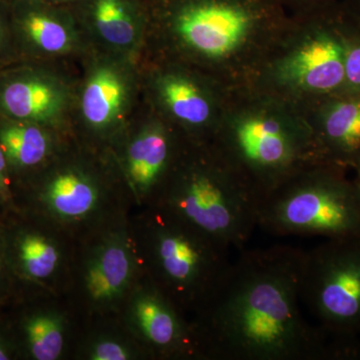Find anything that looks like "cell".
<instances>
[{"label": "cell", "instance_id": "5bb4252c", "mask_svg": "<svg viewBox=\"0 0 360 360\" xmlns=\"http://www.w3.org/2000/svg\"><path fill=\"white\" fill-rule=\"evenodd\" d=\"M130 276V260L120 246H110L99 255L87 274V290L96 300L115 297Z\"/></svg>", "mask_w": 360, "mask_h": 360}, {"label": "cell", "instance_id": "3957f363", "mask_svg": "<svg viewBox=\"0 0 360 360\" xmlns=\"http://www.w3.org/2000/svg\"><path fill=\"white\" fill-rule=\"evenodd\" d=\"M259 198L221 151L175 188L172 212L231 251L245 250L258 227Z\"/></svg>", "mask_w": 360, "mask_h": 360}, {"label": "cell", "instance_id": "6da1fadb", "mask_svg": "<svg viewBox=\"0 0 360 360\" xmlns=\"http://www.w3.org/2000/svg\"><path fill=\"white\" fill-rule=\"evenodd\" d=\"M206 303L205 345L222 360H321L340 347L310 323L302 307L303 250H245Z\"/></svg>", "mask_w": 360, "mask_h": 360}, {"label": "cell", "instance_id": "9a60e30c", "mask_svg": "<svg viewBox=\"0 0 360 360\" xmlns=\"http://www.w3.org/2000/svg\"><path fill=\"white\" fill-rule=\"evenodd\" d=\"M18 22L34 46L47 53H60L70 49L72 35L60 20L39 7L27 6L20 11Z\"/></svg>", "mask_w": 360, "mask_h": 360}, {"label": "cell", "instance_id": "d4e9b609", "mask_svg": "<svg viewBox=\"0 0 360 360\" xmlns=\"http://www.w3.org/2000/svg\"><path fill=\"white\" fill-rule=\"evenodd\" d=\"M298 1L307 2L309 4H316L321 6H335L340 4V0H298Z\"/></svg>", "mask_w": 360, "mask_h": 360}, {"label": "cell", "instance_id": "4fadbf2b", "mask_svg": "<svg viewBox=\"0 0 360 360\" xmlns=\"http://www.w3.org/2000/svg\"><path fill=\"white\" fill-rule=\"evenodd\" d=\"M160 94L168 110L180 122L201 127L210 120V101L191 80L168 75L161 82Z\"/></svg>", "mask_w": 360, "mask_h": 360}, {"label": "cell", "instance_id": "2e32d148", "mask_svg": "<svg viewBox=\"0 0 360 360\" xmlns=\"http://www.w3.org/2000/svg\"><path fill=\"white\" fill-rule=\"evenodd\" d=\"M52 210L65 217H78L89 213L96 205V189L82 175L68 172L58 175L47 191Z\"/></svg>", "mask_w": 360, "mask_h": 360}, {"label": "cell", "instance_id": "4316f807", "mask_svg": "<svg viewBox=\"0 0 360 360\" xmlns=\"http://www.w3.org/2000/svg\"><path fill=\"white\" fill-rule=\"evenodd\" d=\"M6 359H8V357H7V354H6V352H4V348L0 347V360Z\"/></svg>", "mask_w": 360, "mask_h": 360}, {"label": "cell", "instance_id": "7402d4cb", "mask_svg": "<svg viewBox=\"0 0 360 360\" xmlns=\"http://www.w3.org/2000/svg\"><path fill=\"white\" fill-rule=\"evenodd\" d=\"M129 354L122 345L115 342H103L97 345L92 354L94 360H125Z\"/></svg>", "mask_w": 360, "mask_h": 360}, {"label": "cell", "instance_id": "603a6c76", "mask_svg": "<svg viewBox=\"0 0 360 360\" xmlns=\"http://www.w3.org/2000/svg\"><path fill=\"white\" fill-rule=\"evenodd\" d=\"M345 14L360 23V0H340Z\"/></svg>", "mask_w": 360, "mask_h": 360}, {"label": "cell", "instance_id": "277c9868", "mask_svg": "<svg viewBox=\"0 0 360 360\" xmlns=\"http://www.w3.org/2000/svg\"><path fill=\"white\" fill-rule=\"evenodd\" d=\"M300 296L319 326L352 354L360 335V238L303 250Z\"/></svg>", "mask_w": 360, "mask_h": 360}, {"label": "cell", "instance_id": "5b68a950", "mask_svg": "<svg viewBox=\"0 0 360 360\" xmlns=\"http://www.w3.org/2000/svg\"><path fill=\"white\" fill-rule=\"evenodd\" d=\"M274 13V0H179L172 20L191 49L220 59L240 51L251 32Z\"/></svg>", "mask_w": 360, "mask_h": 360}, {"label": "cell", "instance_id": "ba28073f", "mask_svg": "<svg viewBox=\"0 0 360 360\" xmlns=\"http://www.w3.org/2000/svg\"><path fill=\"white\" fill-rule=\"evenodd\" d=\"M336 98L324 108L315 136L328 162L354 165L360 158V96Z\"/></svg>", "mask_w": 360, "mask_h": 360}, {"label": "cell", "instance_id": "e0dca14e", "mask_svg": "<svg viewBox=\"0 0 360 360\" xmlns=\"http://www.w3.org/2000/svg\"><path fill=\"white\" fill-rule=\"evenodd\" d=\"M92 18L97 32L108 44L118 47L134 44L137 25L127 0H94Z\"/></svg>", "mask_w": 360, "mask_h": 360}, {"label": "cell", "instance_id": "ffe728a7", "mask_svg": "<svg viewBox=\"0 0 360 360\" xmlns=\"http://www.w3.org/2000/svg\"><path fill=\"white\" fill-rule=\"evenodd\" d=\"M20 257L26 271L37 278L51 276L58 262L56 248L37 236L23 238L20 243Z\"/></svg>", "mask_w": 360, "mask_h": 360}, {"label": "cell", "instance_id": "d6986e66", "mask_svg": "<svg viewBox=\"0 0 360 360\" xmlns=\"http://www.w3.org/2000/svg\"><path fill=\"white\" fill-rule=\"evenodd\" d=\"M30 348L35 359H58L63 347V336L59 322L49 316L34 317L26 326Z\"/></svg>", "mask_w": 360, "mask_h": 360}, {"label": "cell", "instance_id": "8fae6325", "mask_svg": "<svg viewBox=\"0 0 360 360\" xmlns=\"http://www.w3.org/2000/svg\"><path fill=\"white\" fill-rule=\"evenodd\" d=\"M169 139L161 127H150L132 142L129 151V174L141 191L158 181L169 158Z\"/></svg>", "mask_w": 360, "mask_h": 360}, {"label": "cell", "instance_id": "7c38bea8", "mask_svg": "<svg viewBox=\"0 0 360 360\" xmlns=\"http://www.w3.org/2000/svg\"><path fill=\"white\" fill-rule=\"evenodd\" d=\"M135 314L144 335L155 347L167 350L184 343V333L177 314L160 296L141 297Z\"/></svg>", "mask_w": 360, "mask_h": 360}, {"label": "cell", "instance_id": "ac0fdd59", "mask_svg": "<svg viewBox=\"0 0 360 360\" xmlns=\"http://www.w3.org/2000/svg\"><path fill=\"white\" fill-rule=\"evenodd\" d=\"M0 144L8 160L20 167H32L44 160L49 148L44 132L34 125H11L0 132Z\"/></svg>", "mask_w": 360, "mask_h": 360}, {"label": "cell", "instance_id": "83f0119b", "mask_svg": "<svg viewBox=\"0 0 360 360\" xmlns=\"http://www.w3.org/2000/svg\"><path fill=\"white\" fill-rule=\"evenodd\" d=\"M2 32H4V27H2L1 20H0V39H1Z\"/></svg>", "mask_w": 360, "mask_h": 360}, {"label": "cell", "instance_id": "52a82bcc", "mask_svg": "<svg viewBox=\"0 0 360 360\" xmlns=\"http://www.w3.org/2000/svg\"><path fill=\"white\" fill-rule=\"evenodd\" d=\"M284 59L281 77L293 89L340 96L345 87V44L338 27L321 28Z\"/></svg>", "mask_w": 360, "mask_h": 360}, {"label": "cell", "instance_id": "8992f818", "mask_svg": "<svg viewBox=\"0 0 360 360\" xmlns=\"http://www.w3.org/2000/svg\"><path fill=\"white\" fill-rule=\"evenodd\" d=\"M186 229L184 221V229H165L158 234L156 259L175 291L203 296L207 303L231 266L229 251L193 225L188 231Z\"/></svg>", "mask_w": 360, "mask_h": 360}, {"label": "cell", "instance_id": "30bf717a", "mask_svg": "<svg viewBox=\"0 0 360 360\" xmlns=\"http://www.w3.org/2000/svg\"><path fill=\"white\" fill-rule=\"evenodd\" d=\"M127 99L124 79L115 68H98L92 73L82 94V113L94 127H105L117 120Z\"/></svg>", "mask_w": 360, "mask_h": 360}, {"label": "cell", "instance_id": "484cf974", "mask_svg": "<svg viewBox=\"0 0 360 360\" xmlns=\"http://www.w3.org/2000/svg\"><path fill=\"white\" fill-rule=\"evenodd\" d=\"M355 167L357 168V179L356 180H354L355 184H356V186L359 187V191H360V158L359 160L355 161L354 165Z\"/></svg>", "mask_w": 360, "mask_h": 360}, {"label": "cell", "instance_id": "44dd1931", "mask_svg": "<svg viewBox=\"0 0 360 360\" xmlns=\"http://www.w3.org/2000/svg\"><path fill=\"white\" fill-rule=\"evenodd\" d=\"M345 44V82L341 94L360 96V37L342 33Z\"/></svg>", "mask_w": 360, "mask_h": 360}, {"label": "cell", "instance_id": "9c48e42d", "mask_svg": "<svg viewBox=\"0 0 360 360\" xmlns=\"http://www.w3.org/2000/svg\"><path fill=\"white\" fill-rule=\"evenodd\" d=\"M63 104V90L44 77L16 78L0 91V106L16 120L49 122L60 113Z\"/></svg>", "mask_w": 360, "mask_h": 360}, {"label": "cell", "instance_id": "7a4b0ae2", "mask_svg": "<svg viewBox=\"0 0 360 360\" xmlns=\"http://www.w3.org/2000/svg\"><path fill=\"white\" fill-rule=\"evenodd\" d=\"M258 227L279 236L360 238V191L322 162L288 177L259 200Z\"/></svg>", "mask_w": 360, "mask_h": 360}, {"label": "cell", "instance_id": "cb8c5ba5", "mask_svg": "<svg viewBox=\"0 0 360 360\" xmlns=\"http://www.w3.org/2000/svg\"><path fill=\"white\" fill-rule=\"evenodd\" d=\"M4 149H2L1 144H0V191L6 188V158H4Z\"/></svg>", "mask_w": 360, "mask_h": 360}]
</instances>
